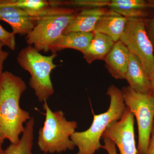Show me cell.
Here are the masks:
<instances>
[{
  "mask_svg": "<svg viewBox=\"0 0 154 154\" xmlns=\"http://www.w3.org/2000/svg\"><path fill=\"white\" fill-rule=\"evenodd\" d=\"M27 89L24 80L11 72H4L0 81V139L15 144L20 140L30 114L20 106L22 94Z\"/></svg>",
  "mask_w": 154,
  "mask_h": 154,
  "instance_id": "6da1fadb",
  "label": "cell"
},
{
  "mask_svg": "<svg viewBox=\"0 0 154 154\" xmlns=\"http://www.w3.org/2000/svg\"><path fill=\"white\" fill-rule=\"evenodd\" d=\"M26 10L35 23L33 30L25 37L26 43L45 53L49 51L51 45L62 35L79 13L72 8L50 5L38 10Z\"/></svg>",
  "mask_w": 154,
  "mask_h": 154,
  "instance_id": "7a4b0ae2",
  "label": "cell"
},
{
  "mask_svg": "<svg viewBox=\"0 0 154 154\" xmlns=\"http://www.w3.org/2000/svg\"><path fill=\"white\" fill-rule=\"evenodd\" d=\"M106 94L110 99L108 110L104 113L94 114L91 126L85 131H75L71 139L78 149L76 154H95L102 148L100 143L102 134L113 122L121 119L126 108L122 90L112 85Z\"/></svg>",
  "mask_w": 154,
  "mask_h": 154,
  "instance_id": "3957f363",
  "label": "cell"
},
{
  "mask_svg": "<svg viewBox=\"0 0 154 154\" xmlns=\"http://www.w3.org/2000/svg\"><path fill=\"white\" fill-rule=\"evenodd\" d=\"M43 108L45 119L38 131L37 144L39 149L45 154L73 150L75 146L71 137L78 128L77 122L67 120L62 110L53 111L47 101L44 102Z\"/></svg>",
  "mask_w": 154,
  "mask_h": 154,
  "instance_id": "277c9868",
  "label": "cell"
},
{
  "mask_svg": "<svg viewBox=\"0 0 154 154\" xmlns=\"http://www.w3.org/2000/svg\"><path fill=\"white\" fill-rule=\"evenodd\" d=\"M57 56V54L42 55L31 45L21 50L17 55L19 65L30 74L29 86L40 102L47 101L54 94L51 75L53 70L57 66L54 62Z\"/></svg>",
  "mask_w": 154,
  "mask_h": 154,
  "instance_id": "5b68a950",
  "label": "cell"
},
{
  "mask_svg": "<svg viewBox=\"0 0 154 154\" xmlns=\"http://www.w3.org/2000/svg\"><path fill=\"white\" fill-rule=\"evenodd\" d=\"M126 107L137 122L138 140L137 154H145L148 146L154 121V99L150 94L137 93L129 86L122 89Z\"/></svg>",
  "mask_w": 154,
  "mask_h": 154,
  "instance_id": "8992f818",
  "label": "cell"
},
{
  "mask_svg": "<svg viewBox=\"0 0 154 154\" xmlns=\"http://www.w3.org/2000/svg\"><path fill=\"white\" fill-rule=\"evenodd\" d=\"M119 40L140 60L149 76L154 68L153 45L143 18L128 19L126 27Z\"/></svg>",
  "mask_w": 154,
  "mask_h": 154,
  "instance_id": "52a82bcc",
  "label": "cell"
},
{
  "mask_svg": "<svg viewBox=\"0 0 154 154\" xmlns=\"http://www.w3.org/2000/svg\"><path fill=\"white\" fill-rule=\"evenodd\" d=\"M134 123V116L126 107L121 119L111 122L107 127L102 139L113 142L119 150L117 154H137Z\"/></svg>",
  "mask_w": 154,
  "mask_h": 154,
  "instance_id": "ba28073f",
  "label": "cell"
},
{
  "mask_svg": "<svg viewBox=\"0 0 154 154\" xmlns=\"http://www.w3.org/2000/svg\"><path fill=\"white\" fill-rule=\"evenodd\" d=\"M0 21L8 23L14 35L26 36L35 25L33 17L25 9L0 6Z\"/></svg>",
  "mask_w": 154,
  "mask_h": 154,
  "instance_id": "9c48e42d",
  "label": "cell"
},
{
  "mask_svg": "<svg viewBox=\"0 0 154 154\" xmlns=\"http://www.w3.org/2000/svg\"><path fill=\"white\" fill-rule=\"evenodd\" d=\"M129 50L120 40L115 42L105 58V67L116 79H125L129 61Z\"/></svg>",
  "mask_w": 154,
  "mask_h": 154,
  "instance_id": "30bf717a",
  "label": "cell"
},
{
  "mask_svg": "<svg viewBox=\"0 0 154 154\" xmlns=\"http://www.w3.org/2000/svg\"><path fill=\"white\" fill-rule=\"evenodd\" d=\"M125 79L129 87L135 92L150 94L151 84L149 75L137 57L130 52Z\"/></svg>",
  "mask_w": 154,
  "mask_h": 154,
  "instance_id": "8fae6325",
  "label": "cell"
},
{
  "mask_svg": "<svg viewBox=\"0 0 154 154\" xmlns=\"http://www.w3.org/2000/svg\"><path fill=\"white\" fill-rule=\"evenodd\" d=\"M108 9L106 8L83 9L69 24L62 35L71 32L94 33L97 22Z\"/></svg>",
  "mask_w": 154,
  "mask_h": 154,
  "instance_id": "7c38bea8",
  "label": "cell"
},
{
  "mask_svg": "<svg viewBox=\"0 0 154 154\" xmlns=\"http://www.w3.org/2000/svg\"><path fill=\"white\" fill-rule=\"evenodd\" d=\"M128 19L108 9L97 22L94 32L102 33L116 42L125 30Z\"/></svg>",
  "mask_w": 154,
  "mask_h": 154,
  "instance_id": "4fadbf2b",
  "label": "cell"
},
{
  "mask_svg": "<svg viewBox=\"0 0 154 154\" xmlns=\"http://www.w3.org/2000/svg\"><path fill=\"white\" fill-rule=\"evenodd\" d=\"M94 34V33L71 32L62 35L51 45L49 51L52 54H57L64 49L70 48L82 53L91 43Z\"/></svg>",
  "mask_w": 154,
  "mask_h": 154,
  "instance_id": "5bb4252c",
  "label": "cell"
},
{
  "mask_svg": "<svg viewBox=\"0 0 154 154\" xmlns=\"http://www.w3.org/2000/svg\"><path fill=\"white\" fill-rule=\"evenodd\" d=\"M94 36L87 49L82 53L88 63L96 60H104L115 44L110 37L102 33L94 32Z\"/></svg>",
  "mask_w": 154,
  "mask_h": 154,
  "instance_id": "9a60e30c",
  "label": "cell"
},
{
  "mask_svg": "<svg viewBox=\"0 0 154 154\" xmlns=\"http://www.w3.org/2000/svg\"><path fill=\"white\" fill-rule=\"evenodd\" d=\"M108 8L128 19H143L148 7L147 1L143 0H111Z\"/></svg>",
  "mask_w": 154,
  "mask_h": 154,
  "instance_id": "2e32d148",
  "label": "cell"
},
{
  "mask_svg": "<svg viewBox=\"0 0 154 154\" xmlns=\"http://www.w3.org/2000/svg\"><path fill=\"white\" fill-rule=\"evenodd\" d=\"M35 121L33 117L26 123L22 137L17 143H11L5 150V154H33L32 152L34 139Z\"/></svg>",
  "mask_w": 154,
  "mask_h": 154,
  "instance_id": "e0dca14e",
  "label": "cell"
},
{
  "mask_svg": "<svg viewBox=\"0 0 154 154\" xmlns=\"http://www.w3.org/2000/svg\"><path fill=\"white\" fill-rule=\"evenodd\" d=\"M45 0H0V6L16 7L28 10H38L49 6Z\"/></svg>",
  "mask_w": 154,
  "mask_h": 154,
  "instance_id": "ac0fdd59",
  "label": "cell"
},
{
  "mask_svg": "<svg viewBox=\"0 0 154 154\" xmlns=\"http://www.w3.org/2000/svg\"><path fill=\"white\" fill-rule=\"evenodd\" d=\"M0 41L2 42L6 46L8 47L11 50L16 49V42L15 35L12 32H10L5 30L0 25Z\"/></svg>",
  "mask_w": 154,
  "mask_h": 154,
  "instance_id": "d6986e66",
  "label": "cell"
},
{
  "mask_svg": "<svg viewBox=\"0 0 154 154\" xmlns=\"http://www.w3.org/2000/svg\"><path fill=\"white\" fill-rule=\"evenodd\" d=\"M5 46V45L2 42L0 41V81L2 79L4 72V63L7 60L9 55V53L4 51L3 48Z\"/></svg>",
  "mask_w": 154,
  "mask_h": 154,
  "instance_id": "ffe728a7",
  "label": "cell"
},
{
  "mask_svg": "<svg viewBox=\"0 0 154 154\" xmlns=\"http://www.w3.org/2000/svg\"><path fill=\"white\" fill-rule=\"evenodd\" d=\"M104 144L102 146V148L107 151L108 154H117V149L115 144L110 140L104 139Z\"/></svg>",
  "mask_w": 154,
  "mask_h": 154,
  "instance_id": "44dd1931",
  "label": "cell"
},
{
  "mask_svg": "<svg viewBox=\"0 0 154 154\" xmlns=\"http://www.w3.org/2000/svg\"><path fill=\"white\" fill-rule=\"evenodd\" d=\"M145 23L148 34L153 45L154 49V18L145 20Z\"/></svg>",
  "mask_w": 154,
  "mask_h": 154,
  "instance_id": "7402d4cb",
  "label": "cell"
},
{
  "mask_svg": "<svg viewBox=\"0 0 154 154\" xmlns=\"http://www.w3.org/2000/svg\"><path fill=\"white\" fill-rule=\"evenodd\" d=\"M145 154H154V121L147 149Z\"/></svg>",
  "mask_w": 154,
  "mask_h": 154,
  "instance_id": "603a6c76",
  "label": "cell"
},
{
  "mask_svg": "<svg viewBox=\"0 0 154 154\" xmlns=\"http://www.w3.org/2000/svg\"><path fill=\"white\" fill-rule=\"evenodd\" d=\"M151 84V91L150 95H151L154 99V68L151 73L149 75Z\"/></svg>",
  "mask_w": 154,
  "mask_h": 154,
  "instance_id": "cb8c5ba5",
  "label": "cell"
},
{
  "mask_svg": "<svg viewBox=\"0 0 154 154\" xmlns=\"http://www.w3.org/2000/svg\"><path fill=\"white\" fill-rule=\"evenodd\" d=\"M3 143L0 139V154H5V150L3 149L2 148V144Z\"/></svg>",
  "mask_w": 154,
  "mask_h": 154,
  "instance_id": "d4e9b609",
  "label": "cell"
}]
</instances>
